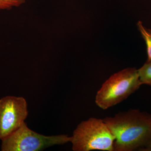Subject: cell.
Here are the masks:
<instances>
[{"label": "cell", "mask_w": 151, "mask_h": 151, "mask_svg": "<svg viewBox=\"0 0 151 151\" xmlns=\"http://www.w3.org/2000/svg\"><path fill=\"white\" fill-rule=\"evenodd\" d=\"M114 138V151L145 149L151 140V114L132 109L103 119Z\"/></svg>", "instance_id": "1"}, {"label": "cell", "mask_w": 151, "mask_h": 151, "mask_svg": "<svg viewBox=\"0 0 151 151\" xmlns=\"http://www.w3.org/2000/svg\"><path fill=\"white\" fill-rule=\"evenodd\" d=\"M138 72L142 85L146 84L151 86V61L147 60L138 69Z\"/></svg>", "instance_id": "6"}, {"label": "cell", "mask_w": 151, "mask_h": 151, "mask_svg": "<svg viewBox=\"0 0 151 151\" xmlns=\"http://www.w3.org/2000/svg\"><path fill=\"white\" fill-rule=\"evenodd\" d=\"M135 68H125L111 75L97 91L95 102L103 110L115 106L127 99L142 86Z\"/></svg>", "instance_id": "2"}, {"label": "cell", "mask_w": 151, "mask_h": 151, "mask_svg": "<svg viewBox=\"0 0 151 151\" xmlns=\"http://www.w3.org/2000/svg\"><path fill=\"white\" fill-rule=\"evenodd\" d=\"M25 0H0V10H9L21 6Z\"/></svg>", "instance_id": "8"}, {"label": "cell", "mask_w": 151, "mask_h": 151, "mask_svg": "<svg viewBox=\"0 0 151 151\" xmlns=\"http://www.w3.org/2000/svg\"><path fill=\"white\" fill-rule=\"evenodd\" d=\"M67 135L47 136L29 129L24 123L15 132L1 141L2 151H38L55 145L70 142Z\"/></svg>", "instance_id": "4"}, {"label": "cell", "mask_w": 151, "mask_h": 151, "mask_svg": "<svg viewBox=\"0 0 151 151\" xmlns=\"http://www.w3.org/2000/svg\"><path fill=\"white\" fill-rule=\"evenodd\" d=\"M146 150H151V140L150 142V143H149L148 145H147V147H146L145 148Z\"/></svg>", "instance_id": "9"}, {"label": "cell", "mask_w": 151, "mask_h": 151, "mask_svg": "<svg viewBox=\"0 0 151 151\" xmlns=\"http://www.w3.org/2000/svg\"><path fill=\"white\" fill-rule=\"evenodd\" d=\"M115 138L103 119L90 118L78 124L70 142L74 151H114Z\"/></svg>", "instance_id": "3"}, {"label": "cell", "mask_w": 151, "mask_h": 151, "mask_svg": "<svg viewBox=\"0 0 151 151\" xmlns=\"http://www.w3.org/2000/svg\"><path fill=\"white\" fill-rule=\"evenodd\" d=\"M137 25L138 29L146 42L148 56L147 60L151 61V29L145 27L142 22H138Z\"/></svg>", "instance_id": "7"}, {"label": "cell", "mask_w": 151, "mask_h": 151, "mask_svg": "<svg viewBox=\"0 0 151 151\" xmlns=\"http://www.w3.org/2000/svg\"><path fill=\"white\" fill-rule=\"evenodd\" d=\"M28 115L27 103L23 97L7 96L0 99V140L21 127Z\"/></svg>", "instance_id": "5"}]
</instances>
